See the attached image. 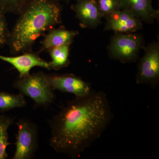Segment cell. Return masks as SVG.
<instances>
[{
  "label": "cell",
  "mask_w": 159,
  "mask_h": 159,
  "mask_svg": "<svg viewBox=\"0 0 159 159\" xmlns=\"http://www.w3.org/2000/svg\"><path fill=\"white\" fill-rule=\"evenodd\" d=\"M113 118L107 94L92 90L68 101L49 121L50 146L57 153L77 158L101 136Z\"/></svg>",
  "instance_id": "6da1fadb"
},
{
  "label": "cell",
  "mask_w": 159,
  "mask_h": 159,
  "mask_svg": "<svg viewBox=\"0 0 159 159\" xmlns=\"http://www.w3.org/2000/svg\"><path fill=\"white\" fill-rule=\"evenodd\" d=\"M60 0H32L19 14L7 45L12 54L32 52L36 40L61 24Z\"/></svg>",
  "instance_id": "7a4b0ae2"
},
{
  "label": "cell",
  "mask_w": 159,
  "mask_h": 159,
  "mask_svg": "<svg viewBox=\"0 0 159 159\" xmlns=\"http://www.w3.org/2000/svg\"><path fill=\"white\" fill-rule=\"evenodd\" d=\"M13 86L24 96L31 98L37 107L47 108L56 98L54 90L47 80V74L43 72L19 77Z\"/></svg>",
  "instance_id": "3957f363"
},
{
  "label": "cell",
  "mask_w": 159,
  "mask_h": 159,
  "mask_svg": "<svg viewBox=\"0 0 159 159\" xmlns=\"http://www.w3.org/2000/svg\"><path fill=\"white\" fill-rule=\"evenodd\" d=\"M145 47V40L142 34L115 32L107 48L111 58L126 63L136 62L140 51Z\"/></svg>",
  "instance_id": "277c9868"
},
{
  "label": "cell",
  "mask_w": 159,
  "mask_h": 159,
  "mask_svg": "<svg viewBox=\"0 0 159 159\" xmlns=\"http://www.w3.org/2000/svg\"><path fill=\"white\" fill-rule=\"evenodd\" d=\"M143 50L145 53L138 63L136 82L156 89L159 84V41H153Z\"/></svg>",
  "instance_id": "5b68a950"
},
{
  "label": "cell",
  "mask_w": 159,
  "mask_h": 159,
  "mask_svg": "<svg viewBox=\"0 0 159 159\" xmlns=\"http://www.w3.org/2000/svg\"><path fill=\"white\" fill-rule=\"evenodd\" d=\"M18 131L16 135V150L12 159H31L38 148V128L34 122L20 119L16 122Z\"/></svg>",
  "instance_id": "8992f818"
},
{
  "label": "cell",
  "mask_w": 159,
  "mask_h": 159,
  "mask_svg": "<svg viewBox=\"0 0 159 159\" xmlns=\"http://www.w3.org/2000/svg\"><path fill=\"white\" fill-rule=\"evenodd\" d=\"M47 79L53 90L74 94L76 98L86 96L92 90L90 83L74 74H47Z\"/></svg>",
  "instance_id": "52a82bcc"
},
{
  "label": "cell",
  "mask_w": 159,
  "mask_h": 159,
  "mask_svg": "<svg viewBox=\"0 0 159 159\" xmlns=\"http://www.w3.org/2000/svg\"><path fill=\"white\" fill-rule=\"evenodd\" d=\"M104 30L121 33H134L143 28L142 20L129 11L120 10L106 18Z\"/></svg>",
  "instance_id": "ba28073f"
},
{
  "label": "cell",
  "mask_w": 159,
  "mask_h": 159,
  "mask_svg": "<svg viewBox=\"0 0 159 159\" xmlns=\"http://www.w3.org/2000/svg\"><path fill=\"white\" fill-rule=\"evenodd\" d=\"M71 9L82 28L95 29L102 22V17L95 0H76Z\"/></svg>",
  "instance_id": "9c48e42d"
},
{
  "label": "cell",
  "mask_w": 159,
  "mask_h": 159,
  "mask_svg": "<svg viewBox=\"0 0 159 159\" xmlns=\"http://www.w3.org/2000/svg\"><path fill=\"white\" fill-rule=\"evenodd\" d=\"M0 60L13 66L19 73V77L29 75L30 70L34 67H40L51 70L50 62L41 58L38 54L33 51L11 57L0 55Z\"/></svg>",
  "instance_id": "30bf717a"
},
{
  "label": "cell",
  "mask_w": 159,
  "mask_h": 159,
  "mask_svg": "<svg viewBox=\"0 0 159 159\" xmlns=\"http://www.w3.org/2000/svg\"><path fill=\"white\" fill-rule=\"evenodd\" d=\"M152 0H119L120 9L129 11L147 24L158 20L159 10L152 6Z\"/></svg>",
  "instance_id": "8fae6325"
},
{
  "label": "cell",
  "mask_w": 159,
  "mask_h": 159,
  "mask_svg": "<svg viewBox=\"0 0 159 159\" xmlns=\"http://www.w3.org/2000/svg\"><path fill=\"white\" fill-rule=\"evenodd\" d=\"M79 32L77 31L66 29L64 26H60L57 29L54 28L48 31V34L41 42V51L48 52L56 47L70 45Z\"/></svg>",
  "instance_id": "7c38bea8"
},
{
  "label": "cell",
  "mask_w": 159,
  "mask_h": 159,
  "mask_svg": "<svg viewBox=\"0 0 159 159\" xmlns=\"http://www.w3.org/2000/svg\"><path fill=\"white\" fill-rule=\"evenodd\" d=\"M70 46L66 44L51 49L48 51L51 57L50 61L51 70H59L68 66L70 61Z\"/></svg>",
  "instance_id": "4fadbf2b"
},
{
  "label": "cell",
  "mask_w": 159,
  "mask_h": 159,
  "mask_svg": "<svg viewBox=\"0 0 159 159\" xmlns=\"http://www.w3.org/2000/svg\"><path fill=\"white\" fill-rule=\"evenodd\" d=\"M26 105L25 96L21 93L13 94L0 91V112H6L16 108H21Z\"/></svg>",
  "instance_id": "5bb4252c"
},
{
  "label": "cell",
  "mask_w": 159,
  "mask_h": 159,
  "mask_svg": "<svg viewBox=\"0 0 159 159\" xmlns=\"http://www.w3.org/2000/svg\"><path fill=\"white\" fill-rule=\"evenodd\" d=\"M14 118L6 115H0V159H6L8 155L7 147L11 144L9 142L8 130L14 122Z\"/></svg>",
  "instance_id": "9a60e30c"
},
{
  "label": "cell",
  "mask_w": 159,
  "mask_h": 159,
  "mask_svg": "<svg viewBox=\"0 0 159 159\" xmlns=\"http://www.w3.org/2000/svg\"><path fill=\"white\" fill-rule=\"evenodd\" d=\"M32 0H0V9L6 13L18 15Z\"/></svg>",
  "instance_id": "2e32d148"
},
{
  "label": "cell",
  "mask_w": 159,
  "mask_h": 159,
  "mask_svg": "<svg viewBox=\"0 0 159 159\" xmlns=\"http://www.w3.org/2000/svg\"><path fill=\"white\" fill-rule=\"evenodd\" d=\"M102 18L107 17L111 14L121 10L119 0H95Z\"/></svg>",
  "instance_id": "e0dca14e"
},
{
  "label": "cell",
  "mask_w": 159,
  "mask_h": 159,
  "mask_svg": "<svg viewBox=\"0 0 159 159\" xmlns=\"http://www.w3.org/2000/svg\"><path fill=\"white\" fill-rule=\"evenodd\" d=\"M10 31L8 29L6 13L0 9V48L8 44Z\"/></svg>",
  "instance_id": "ac0fdd59"
},
{
  "label": "cell",
  "mask_w": 159,
  "mask_h": 159,
  "mask_svg": "<svg viewBox=\"0 0 159 159\" xmlns=\"http://www.w3.org/2000/svg\"><path fill=\"white\" fill-rule=\"evenodd\" d=\"M60 1H63V2H66V3H69L70 1H71V0H60Z\"/></svg>",
  "instance_id": "d6986e66"
}]
</instances>
